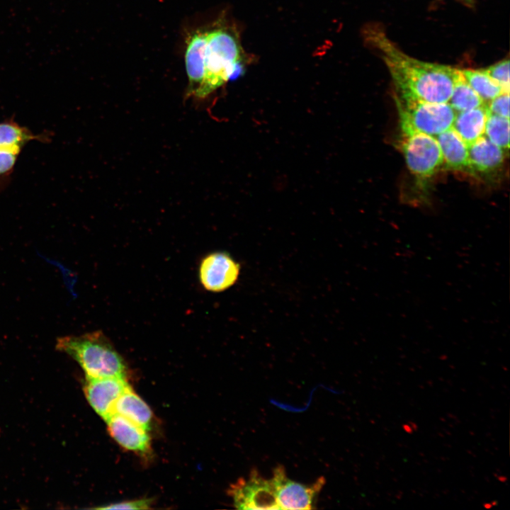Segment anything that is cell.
<instances>
[{
	"label": "cell",
	"instance_id": "1",
	"mask_svg": "<svg viewBox=\"0 0 510 510\" xmlns=\"http://www.w3.org/2000/svg\"><path fill=\"white\" fill-rule=\"evenodd\" d=\"M366 40L379 51L397 91V96L429 103H448L460 69L424 62L403 52L378 28H368Z\"/></svg>",
	"mask_w": 510,
	"mask_h": 510
},
{
	"label": "cell",
	"instance_id": "2",
	"mask_svg": "<svg viewBox=\"0 0 510 510\" xmlns=\"http://www.w3.org/2000/svg\"><path fill=\"white\" fill-rule=\"evenodd\" d=\"M56 348L74 358L86 378H126L123 358L101 331L59 337Z\"/></svg>",
	"mask_w": 510,
	"mask_h": 510
},
{
	"label": "cell",
	"instance_id": "3",
	"mask_svg": "<svg viewBox=\"0 0 510 510\" xmlns=\"http://www.w3.org/2000/svg\"><path fill=\"white\" fill-rule=\"evenodd\" d=\"M242 47L232 28L220 23L208 29L205 76L196 98H203L238 76L242 68Z\"/></svg>",
	"mask_w": 510,
	"mask_h": 510
},
{
	"label": "cell",
	"instance_id": "4",
	"mask_svg": "<svg viewBox=\"0 0 510 510\" xmlns=\"http://www.w3.org/2000/svg\"><path fill=\"white\" fill-rule=\"evenodd\" d=\"M403 134L421 132L436 137L453 127L456 111L448 103H429L397 96Z\"/></svg>",
	"mask_w": 510,
	"mask_h": 510
},
{
	"label": "cell",
	"instance_id": "5",
	"mask_svg": "<svg viewBox=\"0 0 510 510\" xmlns=\"http://www.w3.org/2000/svg\"><path fill=\"white\" fill-rule=\"evenodd\" d=\"M227 494L238 509L279 510L271 479L267 480L254 468L247 479L239 477L231 484Z\"/></svg>",
	"mask_w": 510,
	"mask_h": 510
},
{
	"label": "cell",
	"instance_id": "6",
	"mask_svg": "<svg viewBox=\"0 0 510 510\" xmlns=\"http://www.w3.org/2000/svg\"><path fill=\"white\" fill-rule=\"evenodd\" d=\"M402 152L412 174L419 178L434 175L443 164L436 137L421 132L403 134Z\"/></svg>",
	"mask_w": 510,
	"mask_h": 510
},
{
	"label": "cell",
	"instance_id": "7",
	"mask_svg": "<svg viewBox=\"0 0 510 510\" xmlns=\"http://www.w3.org/2000/svg\"><path fill=\"white\" fill-rule=\"evenodd\" d=\"M280 509H312L313 501L325 484L324 477L306 485L287 477L285 468L277 465L271 478Z\"/></svg>",
	"mask_w": 510,
	"mask_h": 510
},
{
	"label": "cell",
	"instance_id": "8",
	"mask_svg": "<svg viewBox=\"0 0 510 510\" xmlns=\"http://www.w3.org/2000/svg\"><path fill=\"white\" fill-rule=\"evenodd\" d=\"M240 265L225 251H215L205 256L199 265V280L204 289L220 293L233 286L238 280Z\"/></svg>",
	"mask_w": 510,
	"mask_h": 510
},
{
	"label": "cell",
	"instance_id": "9",
	"mask_svg": "<svg viewBox=\"0 0 510 510\" xmlns=\"http://www.w3.org/2000/svg\"><path fill=\"white\" fill-rule=\"evenodd\" d=\"M130 387L126 378H86L84 391L91 407L106 421L113 414L117 400Z\"/></svg>",
	"mask_w": 510,
	"mask_h": 510
},
{
	"label": "cell",
	"instance_id": "10",
	"mask_svg": "<svg viewBox=\"0 0 510 510\" xmlns=\"http://www.w3.org/2000/svg\"><path fill=\"white\" fill-rule=\"evenodd\" d=\"M207 33L208 29L198 28L186 39L185 64L188 78V96H196L204 79Z\"/></svg>",
	"mask_w": 510,
	"mask_h": 510
},
{
	"label": "cell",
	"instance_id": "11",
	"mask_svg": "<svg viewBox=\"0 0 510 510\" xmlns=\"http://www.w3.org/2000/svg\"><path fill=\"white\" fill-rule=\"evenodd\" d=\"M106 421L110 435L120 446L137 453H149L151 442L147 430L117 414Z\"/></svg>",
	"mask_w": 510,
	"mask_h": 510
},
{
	"label": "cell",
	"instance_id": "12",
	"mask_svg": "<svg viewBox=\"0 0 510 510\" xmlns=\"http://www.w3.org/2000/svg\"><path fill=\"white\" fill-rule=\"evenodd\" d=\"M504 150L482 136L468 145L469 169L487 173L497 169L504 161Z\"/></svg>",
	"mask_w": 510,
	"mask_h": 510
},
{
	"label": "cell",
	"instance_id": "13",
	"mask_svg": "<svg viewBox=\"0 0 510 510\" xmlns=\"http://www.w3.org/2000/svg\"><path fill=\"white\" fill-rule=\"evenodd\" d=\"M441 151L443 164L455 170L469 169L468 145L450 128L436 137Z\"/></svg>",
	"mask_w": 510,
	"mask_h": 510
},
{
	"label": "cell",
	"instance_id": "14",
	"mask_svg": "<svg viewBox=\"0 0 510 510\" xmlns=\"http://www.w3.org/2000/svg\"><path fill=\"white\" fill-rule=\"evenodd\" d=\"M119 414L148 430L152 421V412L146 402L130 387L115 402L113 414Z\"/></svg>",
	"mask_w": 510,
	"mask_h": 510
},
{
	"label": "cell",
	"instance_id": "15",
	"mask_svg": "<svg viewBox=\"0 0 510 510\" xmlns=\"http://www.w3.org/2000/svg\"><path fill=\"white\" fill-rule=\"evenodd\" d=\"M489 113L487 103L473 109L456 112L452 128L469 145L484 135Z\"/></svg>",
	"mask_w": 510,
	"mask_h": 510
},
{
	"label": "cell",
	"instance_id": "16",
	"mask_svg": "<svg viewBox=\"0 0 510 510\" xmlns=\"http://www.w3.org/2000/svg\"><path fill=\"white\" fill-rule=\"evenodd\" d=\"M465 81L472 89L487 103L504 92L484 69H460Z\"/></svg>",
	"mask_w": 510,
	"mask_h": 510
},
{
	"label": "cell",
	"instance_id": "17",
	"mask_svg": "<svg viewBox=\"0 0 510 510\" xmlns=\"http://www.w3.org/2000/svg\"><path fill=\"white\" fill-rule=\"evenodd\" d=\"M448 103L456 112L473 109L486 104L465 81L461 72Z\"/></svg>",
	"mask_w": 510,
	"mask_h": 510
},
{
	"label": "cell",
	"instance_id": "18",
	"mask_svg": "<svg viewBox=\"0 0 510 510\" xmlns=\"http://www.w3.org/2000/svg\"><path fill=\"white\" fill-rule=\"evenodd\" d=\"M38 136L32 134L28 129L16 123L9 121L0 123V148H18Z\"/></svg>",
	"mask_w": 510,
	"mask_h": 510
},
{
	"label": "cell",
	"instance_id": "19",
	"mask_svg": "<svg viewBox=\"0 0 510 510\" xmlns=\"http://www.w3.org/2000/svg\"><path fill=\"white\" fill-rule=\"evenodd\" d=\"M484 135L491 142L503 149L509 147V118L489 113Z\"/></svg>",
	"mask_w": 510,
	"mask_h": 510
},
{
	"label": "cell",
	"instance_id": "20",
	"mask_svg": "<svg viewBox=\"0 0 510 510\" xmlns=\"http://www.w3.org/2000/svg\"><path fill=\"white\" fill-rule=\"evenodd\" d=\"M489 76L497 82L504 92L509 93V60L504 59L484 69Z\"/></svg>",
	"mask_w": 510,
	"mask_h": 510
},
{
	"label": "cell",
	"instance_id": "21",
	"mask_svg": "<svg viewBox=\"0 0 510 510\" xmlns=\"http://www.w3.org/2000/svg\"><path fill=\"white\" fill-rule=\"evenodd\" d=\"M20 152L18 148H0V178L11 173Z\"/></svg>",
	"mask_w": 510,
	"mask_h": 510
},
{
	"label": "cell",
	"instance_id": "22",
	"mask_svg": "<svg viewBox=\"0 0 510 510\" xmlns=\"http://www.w3.org/2000/svg\"><path fill=\"white\" fill-rule=\"evenodd\" d=\"M492 114L509 118V93L503 92L487 103Z\"/></svg>",
	"mask_w": 510,
	"mask_h": 510
},
{
	"label": "cell",
	"instance_id": "23",
	"mask_svg": "<svg viewBox=\"0 0 510 510\" xmlns=\"http://www.w3.org/2000/svg\"><path fill=\"white\" fill-rule=\"evenodd\" d=\"M152 504L149 499H142L131 501H125L118 503L110 504L105 506L97 507L100 509H148Z\"/></svg>",
	"mask_w": 510,
	"mask_h": 510
},
{
	"label": "cell",
	"instance_id": "24",
	"mask_svg": "<svg viewBox=\"0 0 510 510\" xmlns=\"http://www.w3.org/2000/svg\"><path fill=\"white\" fill-rule=\"evenodd\" d=\"M486 509H489L494 506V502L484 504V505Z\"/></svg>",
	"mask_w": 510,
	"mask_h": 510
},
{
	"label": "cell",
	"instance_id": "25",
	"mask_svg": "<svg viewBox=\"0 0 510 510\" xmlns=\"http://www.w3.org/2000/svg\"><path fill=\"white\" fill-rule=\"evenodd\" d=\"M465 1H470V0H465Z\"/></svg>",
	"mask_w": 510,
	"mask_h": 510
}]
</instances>
